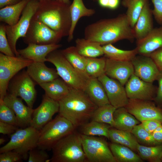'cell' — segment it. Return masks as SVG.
I'll return each mask as SVG.
<instances>
[{"instance_id": "cell-33", "label": "cell", "mask_w": 162, "mask_h": 162, "mask_svg": "<svg viewBox=\"0 0 162 162\" xmlns=\"http://www.w3.org/2000/svg\"><path fill=\"white\" fill-rule=\"evenodd\" d=\"M111 127L107 124L90 121L80 127L82 134L88 136H104L109 139V131Z\"/></svg>"}, {"instance_id": "cell-4", "label": "cell", "mask_w": 162, "mask_h": 162, "mask_svg": "<svg viewBox=\"0 0 162 162\" xmlns=\"http://www.w3.org/2000/svg\"><path fill=\"white\" fill-rule=\"evenodd\" d=\"M52 150L50 162H86L81 134L76 130L60 140Z\"/></svg>"}, {"instance_id": "cell-27", "label": "cell", "mask_w": 162, "mask_h": 162, "mask_svg": "<svg viewBox=\"0 0 162 162\" xmlns=\"http://www.w3.org/2000/svg\"><path fill=\"white\" fill-rule=\"evenodd\" d=\"M31 0H22L16 4L8 6L0 9V21L9 26H13L19 20L25 8Z\"/></svg>"}, {"instance_id": "cell-13", "label": "cell", "mask_w": 162, "mask_h": 162, "mask_svg": "<svg viewBox=\"0 0 162 162\" xmlns=\"http://www.w3.org/2000/svg\"><path fill=\"white\" fill-rule=\"evenodd\" d=\"M127 111L141 122L155 120L162 123V110L149 100L129 99L125 107Z\"/></svg>"}, {"instance_id": "cell-41", "label": "cell", "mask_w": 162, "mask_h": 162, "mask_svg": "<svg viewBox=\"0 0 162 162\" xmlns=\"http://www.w3.org/2000/svg\"><path fill=\"white\" fill-rule=\"evenodd\" d=\"M0 51L6 55L16 56L12 51L7 38L5 25L2 23L0 25Z\"/></svg>"}, {"instance_id": "cell-53", "label": "cell", "mask_w": 162, "mask_h": 162, "mask_svg": "<svg viewBox=\"0 0 162 162\" xmlns=\"http://www.w3.org/2000/svg\"><path fill=\"white\" fill-rule=\"evenodd\" d=\"M62 2L64 3L70 4H71L70 2V0H56Z\"/></svg>"}, {"instance_id": "cell-20", "label": "cell", "mask_w": 162, "mask_h": 162, "mask_svg": "<svg viewBox=\"0 0 162 162\" xmlns=\"http://www.w3.org/2000/svg\"><path fill=\"white\" fill-rule=\"evenodd\" d=\"M25 48L17 50L19 55L33 62H45L47 56L52 52L62 46L60 44L40 45L29 44Z\"/></svg>"}, {"instance_id": "cell-9", "label": "cell", "mask_w": 162, "mask_h": 162, "mask_svg": "<svg viewBox=\"0 0 162 162\" xmlns=\"http://www.w3.org/2000/svg\"><path fill=\"white\" fill-rule=\"evenodd\" d=\"M39 4L37 0H31L23 10L17 22L13 26L5 25L6 33L10 48L16 56H20L16 49V43L20 38L24 37L28 30L32 17Z\"/></svg>"}, {"instance_id": "cell-22", "label": "cell", "mask_w": 162, "mask_h": 162, "mask_svg": "<svg viewBox=\"0 0 162 162\" xmlns=\"http://www.w3.org/2000/svg\"><path fill=\"white\" fill-rule=\"evenodd\" d=\"M26 70L35 84L39 85L59 77L56 69L48 68L44 62H33L27 67Z\"/></svg>"}, {"instance_id": "cell-32", "label": "cell", "mask_w": 162, "mask_h": 162, "mask_svg": "<svg viewBox=\"0 0 162 162\" xmlns=\"http://www.w3.org/2000/svg\"><path fill=\"white\" fill-rule=\"evenodd\" d=\"M102 46L105 56L114 60L131 61L138 54L136 48L132 50H124L116 47L112 44Z\"/></svg>"}, {"instance_id": "cell-10", "label": "cell", "mask_w": 162, "mask_h": 162, "mask_svg": "<svg viewBox=\"0 0 162 162\" xmlns=\"http://www.w3.org/2000/svg\"><path fill=\"white\" fill-rule=\"evenodd\" d=\"M36 84L26 70H22L10 80L7 92L24 100L27 106L33 108L37 97Z\"/></svg>"}, {"instance_id": "cell-56", "label": "cell", "mask_w": 162, "mask_h": 162, "mask_svg": "<svg viewBox=\"0 0 162 162\" xmlns=\"http://www.w3.org/2000/svg\"><path fill=\"white\" fill-rule=\"evenodd\" d=\"M37 0L39 1V2H40V1H41L45 0Z\"/></svg>"}, {"instance_id": "cell-25", "label": "cell", "mask_w": 162, "mask_h": 162, "mask_svg": "<svg viewBox=\"0 0 162 162\" xmlns=\"http://www.w3.org/2000/svg\"><path fill=\"white\" fill-rule=\"evenodd\" d=\"M71 25L67 40H72L75 27L80 19L82 17L90 16L95 12L94 10L88 8L84 5L82 0H73L70 6Z\"/></svg>"}, {"instance_id": "cell-19", "label": "cell", "mask_w": 162, "mask_h": 162, "mask_svg": "<svg viewBox=\"0 0 162 162\" xmlns=\"http://www.w3.org/2000/svg\"><path fill=\"white\" fill-rule=\"evenodd\" d=\"M105 74L124 86L134 74V70L131 61H117L106 58Z\"/></svg>"}, {"instance_id": "cell-24", "label": "cell", "mask_w": 162, "mask_h": 162, "mask_svg": "<svg viewBox=\"0 0 162 162\" xmlns=\"http://www.w3.org/2000/svg\"><path fill=\"white\" fill-rule=\"evenodd\" d=\"M84 91L98 107L110 104L105 89L98 78H89Z\"/></svg>"}, {"instance_id": "cell-26", "label": "cell", "mask_w": 162, "mask_h": 162, "mask_svg": "<svg viewBox=\"0 0 162 162\" xmlns=\"http://www.w3.org/2000/svg\"><path fill=\"white\" fill-rule=\"evenodd\" d=\"M39 85L50 98L58 101L67 95L71 88L61 78L58 77Z\"/></svg>"}, {"instance_id": "cell-2", "label": "cell", "mask_w": 162, "mask_h": 162, "mask_svg": "<svg viewBox=\"0 0 162 162\" xmlns=\"http://www.w3.org/2000/svg\"><path fill=\"white\" fill-rule=\"evenodd\" d=\"M58 102L59 114L76 128L90 121L98 107L83 90L72 88Z\"/></svg>"}, {"instance_id": "cell-29", "label": "cell", "mask_w": 162, "mask_h": 162, "mask_svg": "<svg viewBox=\"0 0 162 162\" xmlns=\"http://www.w3.org/2000/svg\"><path fill=\"white\" fill-rule=\"evenodd\" d=\"M75 43L78 52L86 58H97L104 55L102 46L96 42L84 38H77Z\"/></svg>"}, {"instance_id": "cell-39", "label": "cell", "mask_w": 162, "mask_h": 162, "mask_svg": "<svg viewBox=\"0 0 162 162\" xmlns=\"http://www.w3.org/2000/svg\"><path fill=\"white\" fill-rule=\"evenodd\" d=\"M130 132L140 140L146 144L156 145L160 144L154 140L152 134L146 131L141 124L135 126Z\"/></svg>"}, {"instance_id": "cell-45", "label": "cell", "mask_w": 162, "mask_h": 162, "mask_svg": "<svg viewBox=\"0 0 162 162\" xmlns=\"http://www.w3.org/2000/svg\"><path fill=\"white\" fill-rule=\"evenodd\" d=\"M141 124L144 129L147 132L152 134L156 128L162 125L160 122L155 120H149L141 122Z\"/></svg>"}, {"instance_id": "cell-1", "label": "cell", "mask_w": 162, "mask_h": 162, "mask_svg": "<svg viewBox=\"0 0 162 162\" xmlns=\"http://www.w3.org/2000/svg\"><path fill=\"white\" fill-rule=\"evenodd\" d=\"M84 35V38L101 46L123 39L133 42L135 39L133 28L124 14L114 18L101 19L87 25Z\"/></svg>"}, {"instance_id": "cell-51", "label": "cell", "mask_w": 162, "mask_h": 162, "mask_svg": "<svg viewBox=\"0 0 162 162\" xmlns=\"http://www.w3.org/2000/svg\"><path fill=\"white\" fill-rule=\"evenodd\" d=\"M152 136L157 142L161 143L162 142V131H154L152 134Z\"/></svg>"}, {"instance_id": "cell-55", "label": "cell", "mask_w": 162, "mask_h": 162, "mask_svg": "<svg viewBox=\"0 0 162 162\" xmlns=\"http://www.w3.org/2000/svg\"><path fill=\"white\" fill-rule=\"evenodd\" d=\"M94 2H97L98 1V0H91Z\"/></svg>"}, {"instance_id": "cell-42", "label": "cell", "mask_w": 162, "mask_h": 162, "mask_svg": "<svg viewBox=\"0 0 162 162\" xmlns=\"http://www.w3.org/2000/svg\"><path fill=\"white\" fill-rule=\"evenodd\" d=\"M46 150L36 148L31 150L28 153V162H50L49 156Z\"/></svg>"}, {"instance_id": "cell-47", "label": "cell", "mask_w": 162, "mask_h": 162, "mask_svg": "<svg viewBox=\"0 0 162 162\" xmlns=\"http://www.w3.org/2000/svg\"><path fill=\"white\" fill-rule=\"evenodd\" d=\"M154 61L160 71H162V47L155 51L149 56Z\"/></svg>"}, {"instance_id": "cell-54", "label": "cell", "mask_w": 162, "mask_h": 162, "mask_svg": "<svg viewBox=\"0 0 162 162\" xmlns=\"http://www.w3.org/2000/svg\"><path fill=\"white\" fill-rule=\"evenodd\" d=\"M5 141V140L4 138H1L0 139V145L3 144Z\"/></svg>"}, {"instance_id": "cell-7", "label": "cell", "mask_w": 162, "mask_h": 162, "mask_svg": "<svg viewBox=\"0 0 162 162\" xmlns=\"http://www.w3.org/2000/svg\"><path fill=\"white\" fill-rule=\"evenodd\" d=\"M39 132L31 126L19 128L10 135V141L0 148V153L13 151L20 154L23 160H26L29 151L37 148Z\"/></svg>"}, {"instance_id": "cell-40", "label": "cell", "mask_w": 162, "mask_h": 162, "mask_svg": "<svg viewBox=\"0 0 162 162\" xmlns=\"http://www.w3.org/2000/svg\"><path fill=\"white\" fill-rule=\"evenodd\" d=\"M0 122L18 127L17 119L14 112L6 105L3 100H0Z\"/></svg>"}, {"instance_id": "cell-5", "label": "cell", "mask_w": 162, "mask_h": 162, "mask_svg": "<svg viewBox=\"0 0 162 162\" xmlns=\"http://www.w3.org/2000/svg\"><path fill=\"white\" fill-rule=\"evenodd\" d=\"M76 128L69 120L59 114L39 130L37 148L52 150L58 142Z\"/></svg>"}, {"instance_id": "cell-49", "label": "cell", "mask_w": 162, "mask_h": 162, "mask_svg": "<svg viewBox=\"0 0 162 162\" xmlns=\"http://www.w3.org/2000/svg\"><path fill=\"white\" fill-rule=\"evenodd\" d=\"M22 0H0V8L5 6L13 5L20 2Z\"/></svg>"}, {"instance_id": "cell-17", "label": "cell", "mask_w": 162, "mask_h": 162, "mask_svg": "<svg viewBox=\"0 0 162 162\" xmlns=\"http://www.w3.org/2000/svg\"><path fill=\"white\" fill-rule=\"evenodd\" d=\"M131 61L134 74L136 76L145 81L150 83L157 80L160 71L150 57L136 55Z\"/></svg>"}, {"instance_id": "cell-30", "label": "cell", "mask_w": 162, "mask_h": 162, "mask_svg": "<svg viewBox=\"0 0 162 162\" xmlns=\"http://www.w3.org/2000/svg\"><path fill=\"white\" fill-rule=\"evenodd\" d=\"M109 147L117 162H143L140 156L127 146L112 142L110 144Z\"/></svg>"}, {"instance_id": "cell-46", "label": "cell", "mask_w": 162, "mask_h": 162, "mask_svg": "<svg viewBox=\"0 0 162 162\" xmlns=\"http://www.w3.org/2000/svg\"><path fill=\"white\" fill-rule=\"evenodd\" d=\"M19 127L13 125L0 122V133L4 135H11L15 132Z\"/></svg>"}, {"instance_id": "cell-12", "label": "cell", "mask_w": 162, "mask_h": 162, "mask_svg": "<svg viewBox=\"0 0 162 162\" xmlns=\"http://www.w3.org/2000/svg\"><path fill=\"white\" fill-rule=\"evenodd\" d=\"M62 38L42 22L32 19L25 36L22 38L27 44L49 45L58 44Z\"/></svg>"}, {"instance_id": "cell-8", "label": "cell", "mask_w": 162, "mask_h": 162, "mask_svg": "<svg viewBox=\"0 0 162 162\" xmlns=\"http://www.w3.org/2000/svg\"><path fill=\"white\" fill-rule=\"evenodd\" d=\"M33 62L20 56H10L0 53V100L7 93L9 83L16 74Z\"/></svg>"}, {"instance_id": "cell-21", "label": "cell", "mask_w": 162, "mask_h": 162, "mask_svg": "<svg viewBox=\"0 0 162 162\" xmlns=\"http://www.w3.org/2000/svg\"><path fill=\"white\" fill-rule=\"evenodd\" d=\"M138 54L149 56L162 47V27L154 28L145 38L136 42Z\"/></svg>"}, {"instance_id": "cell-6", "label": "cell", "mask_w": 162, "mask_h": 162, "mask_svg": "<svg viewBox=\"0 0 162 162\" xmlns=\"http://www.w3.org/2000/svg\"><path fill=\"white\" fill-rule=\"evenodd\" d=\"M46 61L56 67L59 76L71 88L84 91L90 78L76 69L58 49L50 53Z\"/></svg>"}, {"instance_id": "cell-50", "label": "cell", "mask_w": 162, "mask_h": 162, "mask_svg": "<svg viewBox=\"0 0 162 162\" xmlns=\"http://www.w3.org/2000/svg\"><path fill=\"white\" fill-rule=\"evenodd\" d=\"M120 0H109L108 8L111 10L117 8L119 6Z\"/></svg>"}, {"instance_id": "cell-3", "label": "cell", "mask_w": 162, "mask_h": 162, "mask_svg": "<svg viewBox=\"0 0 162 162\" xmlns=\"http://www.w3.org/2000/svg\"><path fill=\"white\" fill-rule=\"evenodd\" d=\"M70 4L56 0L39 2L32 19L42 22L63 37H68L71 25Z\"/></svg>"}, {"instance_id": "cell-52", "label": "cell", "mask_w": 162, "mask_h": 162, "mask_svg": "<svg viewBox=\"0 0 162 162\" xmlns=\"http://www.w3.org/2000/svg\"><path fill=\"white\" fill-rule=\"evenodd\" d=\"M99 5L104 8H108L109 0H98Z\"/></svg>"}, {"instance_id": "cell-43", "label": "cell", "mask_w": 162, "mask_h": 162, "mask_svg": "<svg viewBox=\"0 0 162 162\" xmlns=\"http://www.w3.org/2000/svg\"><path fill=\"white\" fill-rule=\"evenodd\" d=\"M22 159L20 154L13 151H8L0 154V162H20Z\"/></svg>"}, {"instance_id": "cell-44", "label": "cell", "mask_w": 162, "mask_h": 162, "mask_svg": "<svg viewBox=\"0 0 162 162\" xmlns=\"http://www.w3.org/2000/svg\"><path fill=\"white\" fill-rule=\"evenodd\" d=\"M154 6L153 15L157 22L162 25V0H151Z\"/></svg>"}, {"instance_id": "cell-11", "label": "cell", "mask_w": 162, "mask_h": 162, "mask_svg": "<svg viewBox=\"0 0 162 162\" xmlns=\"http://www.w3.org/2000/svg\"><path fill=\"white\" fill-rule=\"evenodd\" d=\"M81 136L86 161L117 162L105 140L94 136L81 134Z\"/></svg>"}, {"instance_id": "cell-34", "label": "cell", "mask_w": 162, "mask_h": 162, "mask_svg": "<svg viewBox=\"0 0 162 162\" xmlns=\"http://www.w3.org/2000/svg\"><path fill=\"white\" fill-rule=\"evenodd\" d=\"M149 0H122V5L127 8L125 14L133 28L146 3Z\"/></svg>"}, {"instance_id": "cell-23", "label": "cell", "mask_w": 162, "mask_h": 162, "mask_svg": "<svg viewBox=\"0 0 162 162\" xmlns=\"http://www.w3.org/2000/svg\"><path fill=\"white\" fill-rule=\"evenodd\" d=\"M152 15L148 1L145 4L133 28L134 36L136 42L145 38L154 28Z\"/></svg>"}, {"instance_id": "cell-16", "label": "cell", "mask_w": 162, "mask_h": 162, "mask_svg": "<svg viewBox=\"0 0 162 162\" xmlns=\"http://www.w3.org/2000/svg\"><path fill=\"white\" fill-rule=\"evenodd\" d=\"M98 79L103 85L111 104L116 109L125 107L127 105L129 98L124 86L105 74Z\"/></svg>"}, {"instance_id": "cell-48", "label": "cell", "mask_w": 162, "mask_h": 162, "mask_svg": "<svg viewBox=\"0 0 162 162\" xmlns=\"http://www.w3.org/2000/svg\"><path fill=\"white\" fill-rule=\"evenodd\" d=\"M158 83L156 95L154 99L159 104H162V71H160V74L157 80Z\"/></svg>"}, {"instance_id": "cell-31", "label": "cell", "mask_w": 162, "mask_h": 162, "mask_svg": "<svg viewBox=\"0 0 162 162\" xmlns=\"http://www.w3.org/2000/svg\"><path fill=\"white\" fill-rule=\"evenodd\" d=\"M109 139L112 142L126 146L133 150L136 151L138 143L130 132L110 128L109 131Z\"/></svg>"}, {"instance_id": "cell-35", "label": "cell", "mask_w": 162, "mask_h": 162, "mask_svg": "<svg viewBox=\"0 0 162 162\" xmlns=\"http://www.w3.org/2000/svg\"><path fill=\"white\" fill-rule=\"evenodd\" d=\"M61 51L65 57L73 67L88 77L85 71L86 58L79 53L75 46H69Z\"/></svg>"}, {"instance_id": "cell-28", "label": "cell", "mask_w": 162, "mask_h": 162, "mask_svg": "<svg viewBox=\"0 0 162 162\" xmlns=\"http://www.w3.org/2000/svg\"><path fill=\"white\" fill-rule=\"evenodd\" d=\"M113 119L114 128L130 132L139 123V120L129 112L125 107L116 109L113 114Z\"/></svg>"}, {"instance_id": "cell-14", "label": "cell", "mask_w": 162, "mask_h": 162, "mask_svg": "<svg viewBox=\"0 0 162 162\" xmlns=\"http://www.w3.org/2000/svg\"><path fill=\"white\" fill-rule=\"evenodd\" d=\"M58 101L48 97L45 94L43 95L41 103L34 109L30 126L38 130L52 120L54 115L58 112Z\"/></svg>"}, {"instance_id": "cell-15", "label": "cell", "mask_w": 162, "mask_h": 162, "mask_svg": "<svg viewBox=\"0 0 162 162\" xmlns=\"http://www.w3.org/2000/svg\"><path fill=\"white\" fill-rule=\"evenodd\" d=\"M125 88L129 99L149 100L154 99L157 90L152 83L142 80L134 74L126 83Z\"/></svg>"}, {"instance_id": "cell-37", "label": "cell", "mask_w": 162, "mask_h": 162, "mask_svg": "<svg viewBox=\"0 0 162 162\" xmlns=\"http://www.w3.org/2000/svg\"><path fill=\"white\" fill-rule=\"evenodd\" d=\"M116 109L110 104L98 106L94 111L91 121L107 124L114 128L113 114Z\"/></svg>"}, {"instance_id": "cell-18", "label": "cell", "mask_w": 162, "mask_h": 162, "mask_svg": "<svg viewBox=\"0 0 162 162\" xmlns=\"http://www.w3.org/2000/svg\"><path fill=\"white\" fill-rule=\"evenodd\" d=\"M3 101L14 112L19 127L24 128L30 126L34 111L33 108L26 106L21 98L8 92Z\"/></svg>"}, {"instance_id": "cell-57", "label": "cell", "mask_w": 162, "mask_h": 162, "mask_svg": "<svg viewBox=\"0 0 162 162\" xmlns=\"http://www.w3.org/2000/svg\"><path fill=\"white\" fill-rule=\"evenodd\" d=\"M161 161H162V159H161Z\"/></svg>"}, {"instance_id": "cell-36", "label": "cell", "mask_w": 162, "mask_h": 162, "mask_svg": "<svg viewBox=\"0 0 162 162\" xmlns=\"http://www.w3.org/2000/svg\"><path fill=\"white\" fill-rule=\"evenodd\" d=\"M106 58H86V73L90 78H98L105 74Z\"/></svg>"}, {"instance_id": "cell-38", "label": "cell", "mask_w": 162, "mask_h": 162, "mask_svg": "<svg viewBox=\"0 0 162 162\" xmlns=\"http://www.w3.org/2000/svg\"><path fill=\"white\" fill-rule=\"evenodd\" d=\"M137 151L142 159L150 162H160L162 158V145L147 147L138 143Z\"/></svg>"}]
</instances>
